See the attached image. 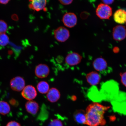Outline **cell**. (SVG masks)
<instances>
[{
  "mask_svg": "<svg viewBox=\"0 0 126 126\" xmlns=\"http://www.w3.org/2000/svg\"><path fill=\"white\" fill-rule=\"evenodd\" d=\"M110 108V106H104L96 102L90 104L87 107L85 111L86 124L89 126L104 125L106 121L104 114Z\"/></svg>",
  "mask_w": 126,
  "mask_h": 126,
  "instance_id": "6da1fadb",
  "label": "cell"
},
{
  "mask_svg": "<svg viewBox=\"0 0 126 126\" xmlns=\"http://www.w3.org/2000/svg\"><path fill=\"white\" fill-rule=\"evenodd\" d=\"M96 13L99 18L102 19H108L112 15V9L109 6L101 3L97 6Z\"/></svg>",
  "mask_w": 126,
  "mask_h": 126,
  "instance_id": "7a4b0ae2",
  "label": "cell"
},
{
  "mask_svg": "<svg viewBox=\"0 0 126 126\" xmlns=\"http://www.w3.org/2000/svg\"><path fill=\"white\" fill-rule=\"evenodd\" d=\"M53 33L55 39L60 42H66L70 36L69 30L63 26H60L57 28L54 31Z\"/></svg>",
  "mask_w": 126,
  "mask_h": 126,
  "instance_id": "3957f363",
  "label": "cell"
},
{
  "mask_svg": "<svg viewBox=\"0 0 126 126\" xmlns=\"http://www.w3.org/2000/svg\"><path fill=\"white\" fill-rule=\"evenodd\" d=\"M78 18L73 12H67L64 14L62 18V22L64 26L68 28L74 27L78 23Z\"/></svg>",
  "mask_w": 126,
  "mask_h": 126,
  "instance_id": "277c9868",
  "label": "cell"
},
{
  "mask_svg": "<svg viewBox=\"0 0 126 126\" xmlns=\"http://www.w3.org/2000/svg\"><path fill=\"white\" fill-rule=\"evenodd\" d=\"M113 38L114 40L121 41L126 37V28L122 25H118L113 28L112 32Z\"/></svg>",
  "mask_w": 126,
  "mask_h": 126,
  "instance_id": "5b68a950",
  "label": "cell"
},
{
  "mask_svg": "<svg viewBox=\"0 0 126 126\" xmlns=\"http://www.w3.org/2000/svg\"><path fill=\"white\" fill-rule=\"evenodd\" d=\"M10 85L13 90L19 92L22 91L25 87V81L22 77H16L11 80Z\"/></svg>",
  "mask_w": 126,
  "mask_h": 126,
  "instance_id": "8992f818",
  "label": "cell"
},
{
  "mask_svg": "<svg viewBox=\"0 0 126 126\" xmlns=\"http://www.w3.org/2000/svg\"><path fill=\"white\" fill-rule=\"evenodd\" d=\"M21 95L26 100H32L36 98L37 93L35 88L31 85L25 86L21 92Z\"/></svg>",
  "mask_w": 126,
  "mask_h": 126,
  "instance_id": "52a82bcc",
  "label": "cell"
},
{
  "mask_svg": "<svg viewBox=\"0 0 126 126\" xmlns=\"http://www.w3.org/2000/svg\"><path fill=\"white\" fill-rule=\"evenodd\" d=\"M82 57L79 53L73 52L68 54L65 58V62L68 65L74 66L78 65L81 62Z\"/></svg>",
  "mask_w": 126,
  "mask_h": 126,
  "instance_id": "ba28073f",
  "label": "cell"
},
{
  "mask_svg": "<svg viewBox=\"0 0 126 126\" xmlns=\"http://www.w3.org/2000/svg\"><path fill=\"white\" fill-rule=\"evenodd\" d=\"M50 73V69L47 64H40L36 67L35 73L36 76L39 78H47Z\"/></svg>",
  "mask_w": 126,
  "mask_h": 126,
  "instance_id": "9c48e42d",
  "label": "cell"
},
{
  "mask_svg": "<svg viewBox=\"0 0 126 126\" xmlns=\"http://www.w3.org/2000/svg\"><path fill=\"white\" fill-rule=\"evenodd\" d=\"M29 7L31 9L37 12L45 11L47 4L46 0H33L30 1Z\"/></svg>",
  "mask_w": 126,
  "mask_h": 126,
  "instance_id": "30bf717a",
  "label": "cell"
},
{
  "mask_svg": "<svg viewBox=\"0 0 126 126\" xmlns=\"http://www.w3.org/2000/svg\"><path fill=\"white\" fill-rule=\"evenodd\" d=\"M93 64L94 69L99 72H103L108 68L106 61L102 58H97L94 60Z\"/></svg>",
  "mask_w": 126,
  "mask_h": 126,
  "instance_id": "8fae6325",
  "label": "cell"
},
{
  "mask_svg": "<svg viewBox=\"0 0 126 126\" xmlns=\"http://www.w3.org/2000/svg\"><path fill=\"white\" fill-rule=\"evenodd\" d=\"M86 81L92 86H95L100 82V76L98 72L93 71L88 73L86 77Z\"/></svg>",
  "mask_w": 126,
  "mask_h": 126,
  "instance_id": "7c38bea8",
  "label": "cell"
},
{
  "mask_svg": "<svg viewBox=\"0 0 126 126\" xmlns=\"http://www.w3.org/2000/svg\"><path fill=\"white\" fill-rule=\"evenodd\" d=\"M47 97L49 101L54 103L57 102L60 98V93L56 88H52L50 89L47 93Z\"/></svg>",
  "mask_w": 126,
  "mask_h": 126,
  "instance_id": "4fadbf2b",
  "label": "cell"
},
{
  "mask_svg": "<svg viewBox=\"0 0 126 126\" xmlns=\"http://www.w3.org/2000/svg\"><path fill=\"white\" fill-rule=\"evenodd\" d=\"M114 21L120 24H123L126 22V11L124 9H118L114 15Z\"/></svg>",
  "mask_w": 126,
  "mask_h": 126,
  "instance_id": "5bb4252c",
  "label": "cell"
},
{
  "mask_svg": "<svg viewBox=\"0 0 126 126\" xmlns=\"http://www.w3.org/2000/svg\"><path fill=\"white\" fill-rule=\"evenodd\" d=\"M25 108L28 113L31 114L35 115L39 111V107L37 102L33 100H31L26 102Z\"/></svg>",
  "mask_w": 126,
  "mask_h": 126,
  "instance_id": "9a60e30c",
  "label": "cell"
},
{
  "mask_svg": "<svg viewBox=\"0 0 126 126\" xmlns=\"http://www.w3.org/2000/svg\"><path fill=\"white\" fill-rule=\"evenodd\" d=\"M75 121L80 124H86V117L85 111L83 110H77L74 114Z\"/></svg>",
  "mask_w": 126,
  "mask_h": 126,
  "instance_id": "2e32d148",
  "label": "cell"
},
{
  "mask_svg": "<svg viewBox=\"0 0 126 126\" xmlns=\"http://www.w3.org/2000/svg\"><path fill=\"white\" fill-rule=\"evenodd\" d=\"M37 89L39 92L42 94H47L50 89L48 83L45 81L39 82L37 85Z\"/></svg>",
  "mask_w": 126,
  "mask_h": 126,
  "instance_id": "e0dca14e",
  "label": "cell"
},
{
  "mask_svg": "<svg viewBox=\"0 0 126 126\" xmlns=\"http://www.w3.org/2000/svg\"><path fill=\"white\" fill-rule=\"evenodd\" d=\"M10 110V107L7 102L4 101H0V114L5 115L9 114Z\"/></svg>",
  "mask_w": 126,
  "mask_h": 126,
  "instance_id": "ac0fdd59",
  "label": "cell"
},
{
  "mask_svg": "<svg viewBox=\"0 0 126 126\" xmlns=\"http://www.w3.org/2000/svg\"><path fill=\"white\" fill-rule=\"evenodd\" d=\"M9 42L8 37L5 33L0 34V45L5 46Z\"/></svg>",
  "mask_w": 126,
  "mask_h": 126,
  "instance_id": "d6986e66",
  "label": "cell"
},
{
  "mask_svg": "<svg viewBox=\"0 0 126 126\" xmlns=\"http://www.w3.org/2000/svg\"><path fill=\"white\" fill-rule=\"evenodd\" d=\"M7 29V24L2 20H0V34L4 33Z\"/></svg>",
  "mask_w": 126,
  "mask_h": 126,
  "instance_id": "ffe728a7",
  "label": "cell"
},
{
  "mask_svg": "<svg viewBox=\"0 0 126 126\" xmlns=\"http://www.w3.org/2000/svg\"><path fill=\"white\" fill-rule=\"evenodd\" d=\"M48 126H63V123L59 119H55L51 120Z\"/></svg>",
  "mask_w": 126,
  "mask_h": 126,
  "instance_id": "44dd1931",
  "label": "cell"
},
{
  "mask_svg": "<svg viewBox=\"0 0 126 126\" xmlns=\"http://www.w3.org/2000/svg\"><path fill=\"white\" fill-rule=\"evenodd\" d=\"M120 75L121 82L122 84L126 87V72L121 73Z\"/></svg>",
  "mask_w": 126,
  "mask_h": 126,
  "instance_id": "7402d4cb",
  "label": "cell"
},
{
  "mask_svg": "<svg viewBox=\"0 0 126 126\" xmlns=\"http://www.w3.org/2000/svg\"><path fill=\"white\" fill-rule=\"evenodd\" d=\"M6 126H21L18 122L15 121H11L8 123Z\"/></svg>",
  "mask_w": 126,
  "mask_h": 126,
  "instance_id": "603a6c76",
  "label": "cell"
},
{
  "mask_svg": "<svg viewBox=\"0 0 126 126\" xmlns=\"http://www.w3.org/2000/svg\"><path fill=\"white\" fill-rule=\"evenodd\" d=\"M59 1L63 5H67L72 3L73 1L71 0H59Z\"/></svg>",
  "mask_w": 126,
  "mask_h": 126,
  "instance_id": "cb8c5ba5",
  "label": "cell"
},
{
  "mask_svg": "<svg viewBox=\"0 0 126 126\" xmlns=\"http://www.w3.org/2000/svg\"><path fill=\"white\" fill-rule=\"evenodd\" d=\"M102 2H103V4L107 5L110 4H112L114 2V0H103L102 1Z\"/></svg>",
  "mask_w": 126,
  "mask_h": 126,
  "instance_id": "d4e9b609",
  "label": "cell"
},
{
  "mask_svg": "<svg viewBox=\"0 0 126 126\" xmlns=\"http://www.w3.org/2000/svg\"><path fill=\"white\" fill-rule=\"evenodd\" d=\"M10 102L11 104L12 105H16L18 103H17L16 101L14 99H12L11 100Z\"/></svg>",
  "mask_w": 126,
  "mask_h": 126,
  "instance_id": "484cf974",
  "label": "cell"
},
{
  "mask_svg": "<svg viewBox=\"0 0 126 126\" xmlns=\"http://www.w3.org/2000/svg\"><path fill=\"white\" fill-rule=\"evenodd\" d=\"M113 51L114 53H118L119 51V48L118 47H115L113 48Z\"/></svg>",
  "mask_w": 126,
  "mask_h": 126,
  "instance_id": "4316f807",
  "label": "cell"
},
{
  "mask_svg": "<svg viewBox=\"0 0 126 126\" xmlns=\"http://www.w3.org/2000/svg\"><path fill=\"white\" fill-rule=\"evenodd\" d=\"M9 0H0V3L3 4H6L9 1Z\"/></svg>",
  "mask_w": 126,
  "mask_h": 126,
  "instance_id": "83f0119b",
  "label": "cell"
},
{
  "mask_svg": "<svg viewBox=\"0 0 126 126\" xmlns=\"http://www.w3.org/2000/svg\"><path fill=\"white\" fill-rule=\"evenodd\" d=\"M72 100H76V97H75V96H72Z\"/></svg>",
  "mask_w": 126,
  "mask_h": 126,
  "instance_id": "f1b7e54d",
  "label": "cell"
}]
</instances>
